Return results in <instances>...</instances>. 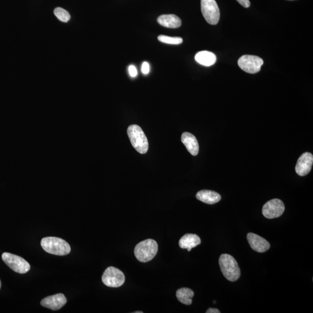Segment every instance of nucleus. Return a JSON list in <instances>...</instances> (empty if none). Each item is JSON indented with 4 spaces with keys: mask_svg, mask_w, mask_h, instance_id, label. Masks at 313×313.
Returning <instances> with one entry per match:
<instances>
[{
    "mask_svg": "<svg viewBox=\"0 0 313 313\" xmlns=\"http://www.w3.org/2000/svg\"><path fill=\"white\" fill-rule=\"evenodd\" d=\"M41 246L46 252L54 256H64L70 252V245L60 238L48 236L42 239Z\"/></svg>",
    "mask_w": 313,
    "mask_h": 313,
    "instance_id": "nucleus-1",
    "label": "nucleus"
},
{
    "mask_svg": "<svg viewBox=\"0 0 313 313\" xmlns=\"http://www.w3.org/2000/svg\"><path fill=\"white\" fill-rule=\"evenodd\" d=\"M222 274L228 281L236 282L241 276V271L238 262L234 257L228 254H221L219 260Z\"/></svg>",
    "mask_w": 313,
    "mask_h": 313,
    "instance_id": "nucleus-2",
    "label": "nucleus"
},
{
    "mask_svg": "<svg viewBox=\"0 0 313 313\" xmlns=\"http://www.w3.org/2000/svg\"><path fill=\"white\" fill-rule=\"evenodd\" d=\"M158 244L155 240L147 239L138 243L134 250L136 259L143 263L152 260L158 254Z\"/></svg>",
    "mask_w": 313,
    "mask_h": 313,
    "instance_id": "nucleus-3",
    "label": "nucleus"
},
{
    "mask_svg": "<svg viewBox=\"0 0 313 313\" xmlns=\"http://www.w3.org/2000/svg\"><path fill=\"white\" fill-rule=\"evenodd\" d=\"M127 134L131 144L140 154H146L148 150V142L146 136L140 126L131 125L127 130Z\"/></svg>",
    "mask_w": 313,
    "mask_h": 313,
    "instance_id": "nucleus-4",
    "label": "nucleus"
},
{
    "mask_svg": "<svg viewBox=\"0 0 313 313\" xmlns=\"http://www.w3.org/2000/svg\"><path fill=\"white\" fill-rule=\"evenodd\" d=\"M202 16L210 24L216 25L220 20V10L216 0H201Z\"/></svg>",
    "mask_w": 313,
    "mask_h": 313,
    "instance_id": "nucleus-5",
    "label": "nucleus"
},
{
    "mask_svg": "<svg viewBox=\"0 0 313 313\" xmlns=\"http://www.w3.org/2000/svg\"><path fill=\"white\" fill-rule=\"evenodd\" d=\"M2 259L8 266L18 274H26L30 269V265L24 258L12 254L4 252Z\"/></svg>",
    "mask_w": 313,
    "mask_h": 313,
    "instance_id": "nucleus-6",
    "label": "nucleus"
},
{
    "mask_svg": "<svg viewBox=\"0 0 313 313\" xmlns=\"http://www.w3.org/2000/svg\"><path fill=\"white\" fill-rule=\"evenodd\" d=\"M102 280L105 286L111 288H118L124 284L126 278L124 274L114 267H109L106 269Z\"/></svg>",
    "mask_w": 313,
    "mask_h": 313,
    "instance_id": "nucleus-7",
    "label": "nucleus"
},
{
    "mask_svg": "<svg viewBox=\"0 0 313 313\" xmlns=\"http://www.w3.org/2000/svg\"><path fill=\"white\" fill-rule=\"evenodd\" d=\"M239 67L243 71L250 74H256L260 72L264 60L260 57L246 54L238 60Z\"/></svg>",
    "mask_w": 313,
    "mask_h": 313,
    "instance_id": "nucleus-8",
    "label": "nucleus"
},
{
    "mask_svg": "<svg viewBox=\"0 0 313 313\" xmlns=\"http://www.w3.org/2000/svg\"><path fill=\"white\" fill-rule=\"evenodd\" d=\"M285 210V206L280 199H272L265 204L262 214L268 219H274L281 216Z\"/></svg>",
    "mask_w": 313,
    "mask_h": 313,
    "instance_id": "nucleus-9",
    "label": "nucleus"
},
{
    "mask_svg": "<svg viewBox=\"0 0 313 313\" xmlns=\"http://www.w3.org/2000/svg\"><path fill=\"white\" fill-rule=\"evenodd\" d=\"M313 163V156L310 152H306L298 160L296 167L298 176H304L310 172Z\"/></svg>",
    "mask_w": 313,
    "mask_h": 313,
    "instance_id": "nucleus-10",
    "label": "nucleus"
},
{
    "mask_svg": "<svg viewBox=\"0 0 313 313\" xmlns=\"http://www.w3.org/2000/svg\"><path fill=\"white\" fill-rule=\"evenodd\" d=\"M67 303V300L63 294H58L46 297L41 302L42 306L52 310H60Z\"/></svg>",
    "mask_w": 313,
    "mask_h": 313,
    "instance_id": "nucleus-11",
    "label": "nucleus"
},
{
    "mask_svg": "<svg viewBox=\"0 0 313 313\" xmlns=\"http://www.w3.org/2000/svg\"><path fill=\"white\" fill-rule=\"evenodd\" d=\"M247 240L251 248L256 252H265L270 248V243L266 240L252 232H250L247 234Z\"/></svg>",
    "mask_w": 313,
    "mask_h": 313,
    "instance_id": "nucleus-12",
    "label": "nucleus"
},
{
    "mask_svg": "<svg viewBox=\"0 0 313 313\" xmlns=\"http://www.w3.org/2000/svg\"><path fill=\"white\" fill-rule=\"evenodd\" d=\"M181 140L188 152L192 156H196L198 154V142L194 134L188 132H184L182 136Z\"/></svg>",
    "mask_w": 313,
    "mask_h": 313,
    "instance_id": "nucleus-13",
    "label": "nucleus"
},
{
    "mask_svg": "<svg viewBox=\"0 0 313 313\" xmlns=\"http://www.w3.org/2000/svg\"><path fill=\"white\" fill-rule=\"evenodd\" d=\"M201 242V239L198 236L195 234H186L180 239L179 245L181 248L188 249V252H190L192 248L199 246Z\"/></svg>",
    "mask_w": 313,
    "mask_h": 313,
    "instance_id": "nucleus-14",
    "label": "nucleus"
},
{
    "mask_svg": "<svg viewBox=\"0 0 313 313\" xmlns=\"http://www.w3.org/2000/svg\"><path fill=\"white\" fill-rule=\"evenodd\" d=\"M196 199L203 202L208 204H214L220 202L221 200V196L217 192L203 190L200 191L196 194Z\"/></svg>",
    "mask_w": 313,
    "mask_h": 313,
    "instance_id": "nucleus-15",
    "label": "nucleus"
},
{
    "mask_svg": "<svg viewBox=\"0 0 313 313\" xmlns=\"http://www.w3.org/2000/svg\"><path fill=\"white\" fill-rule=\"evenodd\" d=\"M158 23L166 28H176L180 27L182 21L176 14H162L158 19Z\"/></svg>",
    "mask_w": 313,
    "mask_h": 313,
    "instance_id": "nucleus-16",
    "label": "nucleus"
},
{
    "mask_svg": "<svg viewBox=\"0 0 313 313\" xmlns=\"http://www.w3.org/2000/svg\"><path fill=\"white\" fill-rule=\"evenodd\" d=\"M195 60L199 64L209 67L216 63V56L212 52L203 50L196 54Z\"/></svg>",
    "mask_w": 313,
    "mask_h": 313,
    "instance_id": "nucleus-17",
    "label": "nucleus"
},
{
    "mask_svg": "<svg viewBox=\"0 0 313 313\" xmlns=\"http://www.w3.org/2000/svg\"><path fill=\"white\" fill-rule=\"evenodd\" d=\"M176 298L178 300L186 305L192 304V298L194 297V291L188 288H182L176 291Z\"/></svg>",
    "mask_w": 313,
    "mask_h": 313,
    "instance_id": "nucleus-18",
    "label": "nucleus"
},
{
    "mask_svg": "<svg viewBox=\"0 0 313 313\" xmlns=\"http://www.w3.org/2000/svg\"><path fill=\"white\" fill-rule=\"evenodd\" d=\"M158 39L160 42L169 44L178 45L183 42V39L181 38H172L164 35H160Z\"/></svg>",
    "mask_w": 313,
    "mask_h": 313,
    "instance_id": "nucleus-19",
    "label": "nucleus"
},
{
    "mask_svg": "<svg viewBox=\"0 0 313 313\" xmlns=\"http://www.w3.org/2000/svg\"><path fill=\"white\" fill-rule=\"evenodd\" d=\"M54 14L57 17L58 20L63 22H68L70 20V14L65 10L58 7V8L54 9Z\"/></svg>",
    "mask_w": 313,
    "mask_h": 313,
    "instance_id": "nucleus-20",
    "label": "nucleus"
},
{
    "mask_svg": "<svg viewBox=\"0 0 313 313\" xmlns=\"http://www.w3.org/2000/svg\"><path fill=\"white\" fill-rule=\"evenodd\" d=\"M129 74L131 77L136 78L138 75V71L136 66H134V65L130 66L128 68Z\"/></svg>",
    "mask_w": 313,
    "mask_h": 313,
    "instance_id": "nucleus-21",
    "label": "nucleus"
},
{
    "mask_svg": "<svg viewBox=\"0 0 313 313\" xmlns=\"http://www.w3.org/2000/svg\"><path fill=\"white\" fill-rule=\"evenodd\" d=\"M149 72H150V66L146 62H144L142 66V72L144 74H148Z\"/></svg>",
    "mask_w": 313,
    "mask_h": 313,
    "instance_id": "nucleus-22",
    "label": "nucleus"
},
{
    "mask_svg": "<svg viewBox=\"0 0 313 313\" xmlns=\"http://www.w3.org/2000/svg\"><path fill=\"white\" fill-rule=\"evenodd\" d=\"M236 1L244 8H249L250 6V0H236Z\"/></svg>",
    "mask_w": 313,
    "mask_h": 313,
    "instance_id": "nucleus-23",
    "label": "nucleus"
},
{
    "mask_svg": "<svg viewBox=\"0 0 313 313\" xmlns=\"http://www.w3.org/2000/svg\"><path fill=\"white\" fill-rule=\"evenodd\" d=\"M206 313H220V312L217 308H210L206 312Z\"/></svg>",
    "mask_w": 313,
    "mask_h": 313,
    "instance_id": "nucleus-24",
    "label": "nucleus"
},
{
    "mask_svg": "<svg viewBox=\"0 0 313 313\" xmlns=\"http://www.w3.org/2000/svg\"><path fill=\"white\" fill-rule=\"evenodd\" d=\"M143 312H134V313H143Z\"/></svg>",
    "mask_w": 313,
    "mask_h": 313,
    "instance_id": "nucleus-25",
    "label": "nucleus"
},
{
    "mask_svg": "<svg viewBox=\"0 0 313 313\" xmlns=\"http://www.w3.org/2000/svg\"><path fill=\"white\" fill-rule=\"evenodd\" d=\"M1 287H2V282H1V280H0V289H1Z\"/></svg>",
    "mask_w": 313,
    "mask_h": 313,
    "instance_id": "nucleus-26",
    "label": "nucleus"
},
{
    "mask_svg": "<svg viewBox=\"0 0 313 313\" xmlns=\"http://www.w3.org/2000/svg\"><path fill=\"white\" fill-rule=\"evenodd\" d=\"M213 303H214V304H216V301H214Z\"/></svg>",
    "mask_w": 313,
    "mask_h": 313,
    "instance_id": "nucleus-27",
    "label": "nucleus"
},
{
    "mask_svg": "<svg viewBox=\"0 0 313 313\" xmlns=\"http://www.w3.org/2000/svg\"><path fill=\"white\" fill-rule=\"evenodd\" d=\"M288 1H294V0H288Z\"/></svg>",
    "mask_w": 313,
    "mask_h": 313,
    "instance_id": "nucleus-28",
    "label": "nucleus"
}]
</instances>
